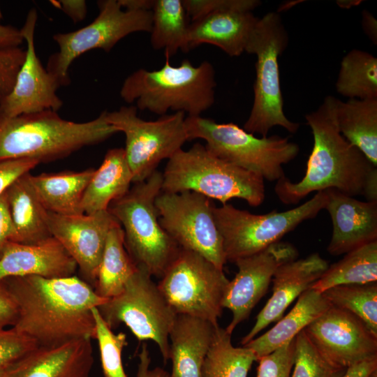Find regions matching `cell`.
Instances as JSON below:
<instances>
[{
  "label": "cell",
  "mask_w": 377,
  "mask_h": 377,
  "mask_svg": "<svg viewBox=\"0 0 377 377\" xmlns=\"http://www.w3.org/2000/svg\"><path fill=\"white\" fill-rule=\"evenodd\" d=\"M91 340L38 346L12 364L10 377H89L94 363Z\"/></svg>",
  "instance_id": "cell-22"
},
{
  "label": "cell",
  "mask_w": 377,
  "mask_h": 377,
  "mask_svg": "<svg viewBox=\"0 0 377 377\" xmlns=\"http://www.w3.org/2000/svg\"><path fill=\"white\" fill-rule=\"evenodd\" d=\"M377 368V357L369 359L348 367L341 377H367Z\"/></svg>",
  "instance_id": "cell-48"
},
{
  "label": "cell",
  "mask_w": 377,
  "mask_h": 377,
  "mask_svg": "<svg viewBox=\"0 0 377 377\" xmlns=\"http://www.w3.org/2000/svg\"><path fill=\"white\" fill-rule=\"evenodd\" d=\"M106 113L82 123L64 119L52 110L0 114V161L31 158L48 163L100 143L119 132L108 121Z\"/></svg>",
  "instance_id": "cell-3"
},
{
  "label": "cell",
  "mask_w": 377,
  "mask_h": 377,
  "mask_svg": "<svg viewBox=\"0 0 377 377\" xmlns=\"http://www.w3.org/2000/svg\"><path fill=\"white\" fill-rule=\"evenodd\" d=\"M133 183V176L124 148H112L105 155L84 193L82 207L84 214L108 210L110 204L125 195Z\"/></svg>",
  "instance_id": "cell-28"
},
{
  "label": "cell",
  "mask_w": 377,
  "mask_h": 377,
  "mask_svg": "<svg viewBox=\"0 0 377 377\" xmlns=\"http://www.w3.org/2000/svg\"><path fill=\"white\" fill-rule=\"evenodd\" d=\"M17 316V303L4 283L0 281V329L13 327Z\"/></svg>",
  "instance_id": "cell-43"
},
{
  "label": "cell",
  "mask_w": 377,
  "mask_h": 377,
  "mask_svg": "<svg viewBox=\"0 0 377 377\" xmlns=\"http://www.w3.org/2000/svg\"><path fill=\"white\" fill-rule=\"evenodd\" d=\"M162 173V192L193 191L222 205L239 198L251 207L260 205L265 199L261 177L219 158L200 143L179 150Z\"/></svg>",
  "instance_id": "cell-6"
},
{
  "label": "cell",
  "mask_w": 377,
  "mask_h": 377,
  "mask_svg": "<svg viewBox=\"0 0 377 377\" xmlns=\"http://www.w3.org/2000/svg\"><path fill=\"white\" fill-rule=\"evenodd\" d=\"M182 3L192 22L209 13L235 10L251 11L259 6L258 0H182Z\"/></svg>",
  "instance_id": "cell-40"
},
{
  "label": "cell",
  "mask_w": 377,
  "mask_h": 377,
  "mask_svg": "<svg viewBox=\"0 0 377 377\" xmlns=\"http://www.w3.org/2000/svg\"><path fill=\"white\" fill-rule=\"evenodd\" d=\"M218 325L195 316L176 315L169 333L170 377H202L203 362Z\"/></svg>",
  "instance_id": "cell-24"
},
{
  "label": "cell",
  "mask_w": 377,
  "mask_h": 377,
  "mask_svg": "<svg viewBox=\"0 0 377 377\" xmlns=\"http://www.w3.org/2000/svg\"><path fill=\"white\" fill-rule=\"evenodd\" d=\"M162 183L163 173L156 170L108 208L123 229L126 250L136 267L159 279L181 249L159 223L155 200Z\"/></svg>",
  "instance_id": "cell-5"
},
{
  "label": "cell",
  "mask_w": 377,
  "mask_h": 377,
  "mask_svg": "<svg viewBox=\"0 0 377 377\" xmlns=\"http://www.w3.org/2000/svg\"><path fill=\"white\" fill-rule=\"evenodd\" d=\"M25 57L20 47L0 48V103L11 93Z\"/></svg>",
  "instance_id": "cell-41"
},
{
  "label": "cell",
  "mask_w": 377,
  "mask_h": 377,
  "mask_svg": "<svg viewBox=\"0 0 377 377\" xmlns=\"http://www.w3.org/2000/svg\"><path fill=\"white\" fill-rule=\"evenodd\" d=\"M297 256L298 251L292 244L279 241L234 262L238 270L228 284L222 303L223 308L232 313V320L226 328L228 332L232 334L239 323L248 318L267 293L277 269Z\"/></svg>",
  "instance_id": "cell-16"
},
{
  "label": "cell",
  "mask_w": 377,
  "mask_h": 377,
  "mask_svg": "<svg viewBox=\"0 0 377 377\" xmlns=\"http://www.w3.org/2000/svg\"><path fill=\"white\" fill-rule=\"evenodd\" d=\"M336 119L341 135L377 166V98L338 100Z\"/></svg>",
  "instance_id": "cell-29"
},
{
  "label": "cell",
  "mask_w": 377,
  "mask_h": 377,
  "mask_svg": "<svg viewBox=\"0 0 377 377\" xmlns=\"http://www.w3.org/2000/svg\"><path fill=\"white\" fill-rule=\"evenodd\" d=\"M216 85L214 69L209 62L194 66L184 59L174 66L165 57L158 70L140 68L129 75L120 96L128 103L135 102L140 110L164 114L172 110L200 116L214 104Z\"/></svg>",
  "instance_id": "cell-4"
},
{
  "label": "cell",
  "mask_w": 377,
  "mask_h": 377,
  "mask_svg": "<svg viewBox=\"0 0 377 377\" xmlns=\"http://www.w3.org/2000/svg\"><path fill=\"white\" fill-rule=\"evenodd\" d=\"M77 269L74 259L53 237L35 244L9 242L0 258V281L28 276L68 277Z\"/></svg>",
  "instance_id": "cell-21"
},
{
  "label": "cell",
  "mask_w": 377,
  "mask_h": 377,
  "mask_svg": "<svg viewBox=\"0 0 377 377\" xmlns=\"http://www.w3.org/2000/svg\"><path fill=\"white\" fill-rule=\"evenodd\" d=\"M99 13L95 20L78 30L53 36L59 51L48 59L46 69L64 86L70 83L68 69L83 53L94 49L106 52L123 38L134 32H151V10H123L118 0L97 2Z\"/></svg>",
  "instance_id": "cell-13"
},
{
  "label": "cell",
  "mask_w": 377,
  "mask_h": 377,
  "mask_svg": "<svg viewBox=\"0 0 377 377\" xmlns=\"http://www.w3.org/2000/svg\"><path fill=\"white\" fill-rule=\"evenodd\" d=\"M229 281L223 269L198 253L181 249L157 285L176 314L218 325Z\"/></svg>",
  "instance_id": "cell-11"
},
{
  "label": "cell",
  "mask_w": 377,
  "mask_h": 377,
  "mask_svg": "<svg viewBox=\"0 0 377 377\" xmlns=\"http://www.w3.org/2000/svg\"><path fill=\"white\" fill-rule=\"evenodd\" d=\"M321 293L332 306L355 315L377 335V281L339 285Z\"/></svg>",
  "instance_id": "cell-35"
},
{
  "label": "cell",
  "mask_w": 377,
  "mask_h": 377,
  "mask_svg": "<svg viewBox=\"0 0 377 377\" xmlns=\"http://www.w3.org/2000/svg\"><path fill=\"white\" fill-rule=\"evenodd\" d=\"M185 124L188 140H204L212 154L264 180L277 181L284 177L282 165L293 161L300 151L298 145L288 138H257L234 123L188 116Z\"/></svg>",
  "instance_id": "cell-7"
},
{
  "label": "cell",
  "mask_w": 377,
  "mask_h": 377,
  "mask_svg": "<svg viewBox=\"0 0 377 377\" xmlns=\"http://www.w3.org/2000/svg\"><path fill=\"white\" fill-rule=\"evenodd\" d=\"M137 110L122 106L106 113L108 121L125 135L124 149L133 184L147 179L161 161L170 158L188 140L184 112L146 121L137 115Z\"/></svg>",
  "instance_id": "cell-12"
},
{
  "label": "cell",
  "mask_w": 377,
  "mask_h": 377,
  "mask_svg": "<svg viewBox=\"0 0 377 377\" xmlns=\"http://www.w3.org/2000/svg\"><path fill=\"white\" fill-rule=\"evenodd\" d=\"M15 299L18 316L13 327L38 346L95 339L92 313L108 299L99 297L80 278L47 279L36 276L8 277L1 281Z\"/></svg>",
  "instance_id": "cell-1"
},
{
  "label": "cell",
  "mask_w": 377,
  "mask_h": 377,
  "mask_svg": "<svg viewBox=\"0 0 377 377\" xmlns=\"http://www.w3.org/2000/svg\"><path fill=\"white\" fill-rule=\"evenodd\" d=\"M337 2L340 7L346 8L357 5L359 1H337Z\"/></svg>",
  "instance_id": "cell-52"
},
{
  "label": "cell",
  "mask_w": 377,
  "mask_h": 377,
  "mask_svg": "<svg viewBox=\"0 0 377 377\" xmlns=\"http://www.w3.org/2000/svg\"><path fill=\"white\" fill-rule=\"evenodd\" d=\"M24 41L21 29L0 24V48L20 47Z\"/></svg>",
  "instance_id": "cell-47"
},
{
  "label": "cell",
  "mask_w": 377,
  "mask_h": 377,
  "mask_svg": "<svg viewBox=\"0 0 377 377\" xmlns=\"http://www.w3.org/2000/svg\"><path fill=\"white\" fill-rule=\"evenodd\" d=\"M137 269L126 250L124 231L118 222L108 235L94 291L105 299L117 295Z\"/></svg>",
  "instance_id": "cell-30"
},
{
  "label": "cell",
  "mask_w": 377,
  "mask_h": 377,
  "mask_svg": "<svg viewBox=\"0 0 377 377\" xmlns=\"http://www.w3.org/2000/svg\"><path fill=\"white\" fill-rule=\"evenodd\" d=\"M95 170L29 174L31 186L44 208L61 215L84 214L82 202Z\"/></svg>",
  "instance_id": "cell-25"
},
{
  "label": "cell",
  "mask_w": 377,
  "mask_h": 377,
  "mask_svg": "<svg viewBox=\"0 0 377 377\" xmlns=\"http://www.w3.org/2000/svg\"><path fill=\"white\" fill-rule=\"evenodd\" d=\"M226 328L218 325L202 368V377H247L257 357L242 346L235 347Z\"/></svg>",
  "instance_id": "cell-33"
},
{
  "label": "cell",
  "mask_w": 377,
  "mask_h": 377,
  "mask_svg": "<svg viewBox=\"0 0 377 377\" xmlns=\"http://www.w3.org/2000/svg\"><path fill=\"white\" fill-rule=\"evenodd\" d=\"M367 377H377V368L373 370Z\"/></svg>",
  "instance_id": "cell-53"
},
{
  "label": "cell",
  "mask_w": 377,
  "mask_h": 377,
  "mask_svg": "<svg viewBox=\"0 0 377 377\" xmlns=\"http://www.w3.org/2000/svg\"><path fill=\"white\" fill-rule=\"evenodd\" d=\"M328 266L327 260L318 253L281 265L272 279V296L256 316L255 324L242 339L241 344H246L270 323L280 320L289 305L309 289Z\"/></svg>",
  "instance_id": "cell-20"
},
{
  "label": "cell",
  "mask_w": 377,
  "mask_h": 377,
  "mask_svg": "<svg viewBox=\"0 0 377 377\" xmlns=\"http://www.w3.org/2000/svg\"><path fill=\"white\" fill-rule=\"evenodd\" d=\"M136 377H170V373L161 367H151V359L146 343H143L138 355Z\"/></svg>",
  "instance_id": "cell-45"
},
{
  "label": "cell",
  "mask_w": 377,
  "mask_h": 377,
  "mask_svg": "<svg viewBox=\"0 0 377 377\" xmlns=\"http://www.w3.org/2000/svg\"><path fill=\"white\" fill-rule=\"evenodd\" d=\"M332 222L327 251L339 256L377 241V201H361L334 188L325 190Z\"/></svg>",
  "instance_id": "cell-19"
},
{
  "label": "cell",
  "mask_w": 377,
  "mask_h": 377,
  "mask_svg": "<svg viewBox=\"0 0 377 377\" xmlns=\"http://www.w3.org/2000/svg\"><path fill=\"white\" fill-rule=\"evenodd\" d=\"M327 200L326 192L319 191L297 207L280 212L274 209L264 214H254L228 203L214 206V218L226 261L234 263L279 242L302 222L316 217L325 209Z\"/></svg>",
  "instance_id": "cell-9"
},
{
  "label": "cell",
  "mask_w": 377,
  "mask_h": 377,
  "mask_svg": "<svg viewBox=\"0 0 377 377\" xmlns=\"http://www.w3.org/2000/svg\"><path fill=\"white\" fill-rule=\"evenodd\" d=\"M362 29L367 36L375 44L377 42V20L368 10L362 13Z\"/></svg>",
  "instance_id": "cell-49"
},
{
  "label": "cell",
  "mask_w": 377,
  "mask_h": 377,
  "mask_svg": "<svg viewBox=\"0 0 377 377\" xmlns=\"http://www.w3.org/2000/svg\"><path fill=\"white\" fill-rule=\"evenodd\" d=\"M251 11L226 10L205 15L189 24L188 50L207 43L230 57L241 55L258 22Z\"/></svg>",
  "instance_id": "cell-23"
},
{
  "label": "cell",
  "mask_w": 377,
  "mask_h": 377,
  "mask_svg": "<svg viewBox=\"0 0 377 377\" xmlns=\"http://www.w3.org/2000/svg\"><path fill=\"white\" fill-rule=\"evenodd\" d=\"M292 370L290 377H341L346 369L328 361L302 330L295 337Z\"/></svg>",
  "instance_id": "cell-37"
},
{
  "label": "cell",
  "mask_w": 377,
  "mask_h": 377,
  "mask_svg": "<svg viewBox=\"0 0 377 377\" xmlns=\"http://www.w3.org/2000/svg\"><path fill=\"white\" fill-rule=\"evenodd\" d=\"M155 0H118L120 6L128 10H151Z\"/></svg>",
  "instance_id": "cell-50"
},
{
  "label": "cell",
  "mask_w": 377,
  "mask_h": 377,
  "mask_svg": "<svg viewBox=\"0 0 377 377\" xmlns=\"http://www.w3.org/2000/svg\"><path fill=\"white\" fill-rule=\"evenodd\" d=\"M336 89L348 99L377 98V58L357 49L348 52L340 64Z\"/></svg>",
  "instance_id": "cell-34"
},
{
  "label": "cell",
  "mask_w": 377,
  "mask_h": 377,
  "mask_svg": "<svg viewBox=\"0 0 377 377\" xmlns=\"http://www.w3.org/2000/svg\"><path fill=\"white\" fill-rule=\"evenodd\" d=\"M50 233L75 261L82 279L94 289L110 229L118 223L108 210L61 215L47 212Z\"/></svg>",
  "instance_id": "cell-18"
},
{
  "label": "cell",
  "mask_w": 377,
  "mask_h": 377,
  "mask_svg": "<svg viewBox=\"0 0 377 377\" xmlns=\"http://www.w3.org/2000/svg\"><path fill=\"white\" fill-rule=\"evenodd\" d=\"M95 320V339L98 343L100 358L104 377H128L122 362V351L127 346L124 332L114 333L101 316L97 307L92 308Z\"/></svg>",
  "instance_id": "cell-36"
},
{
  "label": "cell",
  "mask_w": 377,
  "mask_h": 377,
  "mask_svg": "<svg viewBox=\"0 0 377 377\" xmlns=\"http://www.w3.org/2000/svg\"><path fill=\"white\" fill-rule=\"evenodd\" d=\"M38 18L35 8L29 11L20 29L26 41V57L11 93L0 103V114L15 117L44 110L58 112L63 105L57 94L64 86L42 65L34 45V32Z\"/></svg>",
  "instance_id": "cell-17"
},
{
  "label": "cell",
  "mask_w": 377,
  "mask_h": 377,
  "mask_svg": "<svg viewBox=\"0 0 377 377\" xmlns=\"http://www.w3.org/2000/svg\"><path fill=\"white\" fill-rule=\"evenodd\" d=\"M155 205L161 227L181 249L198 253L223 269L227 261L211 199L193 191H161Z\"/></svg>",
  "instance_id": "cell-14"
},
{
  "label": "cell",
  "mask_w": 377,
  "mask_h": 377,
  "mask_svg": "<svg viewBox=\"0 0 377 377\" xmlns=\"http://www.w3.org/2000/svg\"><path fill=\"white\" fill-rule=\"evenodd\" d=\"M40 163L31 158H11L0 161V196L19 177L29 172Z\"/></svg>",
  "instance_id": "cell-42"
},
{
  "label": "cell",
  "mask_w": 377,
  "mask_h": 377,
  "mask_svg": "<svg viewBox=\"0 0 377 377\" xmlns=\"http://www.w3.org/2000/svg\"><path fill=\"white\" fill-rule=\"evenodd\" d=\"M12 364L0 367V377H10Z\"/></svg>",
  "instance_id": "cell-51"
},
{
  "label": "cell",
  "mask_w": 377,
  "mask_h": 377,
  "mask_svg": "<svg viewBox=\"0 0 377 377\" xmlns=\"http://www.w3.org/2000/svg\"><path fill=\"white\" fill-rule=\"evenodd\" d=\"M53 4L62 10L74 22L84 19L87 15V3L83 0L54 1Z\"/></svg>",
  "instance_id": "cell-46"
},
{
  "label": "cell",
  "mask_w": 377,
  "mask_h": 377,
  "mask_svg": "<svg viewBox=\"0 0 377 377\" xmlns=\"http://www.w3.org/2000/svg\"><path fill=\"white\" fill-rule=\"evenodd\" d=\"M151 45L163 50L165 57L181 50L188 52L187 36L189 24L182 0H155L151 10Z\"/></svg>",
  "instance_id": "cell-32"
},
{
  "label": "cell",
  "mask_w": 377,
  "mask_h": 377,
  "mask_svg": "<svg viewBox=\"0 0 377 377\" xmlns=\"http://www.w3.org/2000/svg\"><path fill=\"white\" fill-rule=\"evenodd\" d=\"M97 309L112 330L124 323L139 341L155 342L164 364L168 362L169 333L177 314L147 272L137 269L122 291Z\"/></svg>",
  "instance_id": "cell-10"
},
{
  "label": "cell",
  "mask_w": 377,
  "mask_h": 377,
  "mask_svg": "<svg viewBox=\"0 0 377 377\" xmlns=\"http://www.w3.org/2000/svg\"><path fill=\"white\" fill-rule=\"evenodd\" d=\"M331 306L322 293L309 288L298 297L294 307L285 317L244 346L251 349L258 360L290 341Z\"/></svg>",
  "instance_id": "cell-26"
},
{
  "label": "cell",
  "mask_w": 377,
  "mask_h": 377,
  "mask_svg": "<svg viewBox=\"0 0 377 377\" xmlns=\"http://www.w3.org/2000/svg\"><path fill=\"white\" fill-rule=\"evenodd\" d=\"M288 34L277 13H268L258 22L245 52L255 54L256 80L253 103L243 128L252 134L267 137L274 126H281L295 133L300 126L283 112L279 58L288 44Z\"/></svg>",
  "instance_id": "cell-8"
},
{
  "label": "cell",
  "mask_w": 377,
  "mask_h": 377,
  "mask_svg": "<svg viewBox=\"0 0 377 377\" xmlns=\"http://www.w3.org/2000/svg\"><path fill=\"white\" fill-rule=\"evenodd\" d=\"M38 346L33 339L13 327L0 329V367L13 364Z\"/></svg>",
  "instance_id": "cell-39"
},
{
  "label": "cell",
  "mask_w": 377,
  "mask_h": 377,
  "mask_svg": "<svg viewBox=\"0 0 377 377\" xmlns=\"http://www.w3.org/2000/svg\"><path fill=\"white\" fill-rule=\"evenodd\" d=\"M29 174L19 177L6 191L16 232L13 242L24 244H38L52 237L47 221V211L31 186Z\"/></svg>",
  "instance_id": "cell-27"
},
{
  "label": "cell",
  "mask_w": 377,
  "mask_h": 377,
  "mask_svg": "<svg viewBox=\"0 0 377 377\" xmlns=\"http://www.w3.org/2000/svg\"><path fill=\"white\" fill-rule=\"evenodd\" d=\"M318 351L343 369L377 357V335L357 316L331 306L304 330Z\"/></svg>",
  "instance_id": "cell-15"
},
{
  "label": "cell",
  "mask_w": 377,
  "mask_h": 377,
  "mask_svg": "<svg viewBox=\"0 0 377 377\" xmlns=\"http://www.w3.org/2000/svg\"><path fill=\"white\" fill-rule=\"evenodd\" d=\"M338 100L327 96L318 109L305 115L313 146L300 182L286 176L276 181L274 192L283 204L297 205L311 192L328 188L377 201V166L340 133L336 119Z\"/></svg>",
  "instance_id": "cell-2"
},
{
  "label": "cell",
  "mask_w": 377,
  "mask_h": 377,
  "mask_svg": "<svg viewBox=\"0 0 377 377\" xmlns=\"http://www.w3.org/2000/svg\"><path fill=\"white\" fill-rule=\"evenodd\" d=\"M15 232L5 191L0 196V258L6 244L13 242Z\"/></svg>",
  "instance_id": "cell-44"
},
{
  "label": "cell",
  "mask_w": 377,
  "mask_h": 377,
  "mask_svg": "<svg viewBox=\"0 0 377 377\" xmlns=\"http://www.w3.org/2000/svg\"><path fill=\"white\" fill-rule=\"evenodd\" d=\"M295 337L258 360L256 377H290L294 363Z\"/></svg>",
  "instance_id": "cell-38"
},
{
  "label": "cell",
  "mask_w": 377,
  "mask_h": 377,
  "mask_svg": "<svg viewBox=\"0 0 377 377\" xmlns=\"http://www.w3.org/2000/svg\"><path fill=\"white\" fill-rule=\"evenodd\" d=\"M377 281V241L355 249L329 265L311 288L323 293L333 286Z\"/></svg>",
  "instance_id": "cell-31"
}]
</instances>
